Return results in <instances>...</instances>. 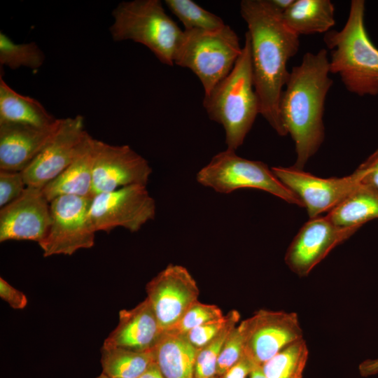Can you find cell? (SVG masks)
Instances as JSON below:
<instances>
[{
    "label": "cell",
    "instance_id": "obj_25",
    "mask_svg": "<svg viewBox=\"0 0 378 378\" xmlns=\"http://www.w3.org/2000/svg\"><path fill=\"white\" fill-rule=\"evenodd\" d=\"M309 350L304 339L289 344L261 365L266 378H302Z\"/></svg>",
    "mask_w": 378,
    "mask_h": 378
},
{
    "label": "cell",
    "instance_id": "obj_27",
    "mask_svg": "<svg viewBox=\"0 0 378 378\" xmlns=\"http://www.w3.org/2000/svg\"><path fill=\"white\" fill-rule=\"evenodd\" d=\"M45 55L35 42L15 43L0 32V64L13 70L24 66L36 69L41 66Z\"/></svg>",
    "mask_w": 378,
    "mask_h": 378
},
{
    "label": "cell",
    "instance_id": "obj_28",
    "mask_svg": "<svg viewBox=\"0 0 378 378\" xmlns=\"http://www.w3.org/2000/svg\"><path fill=\"white\" fill-rule=\"evenodd\" d=\"M240 319L237 312L225 329L205 346L197 351L194 378H213L216 376L218 360L229 334Z\"/></svg>",
    "mask_w": 378,
    "mask_h": 378
},
{
    "label": "cell",
    "instance_id": "obj_39",
    "mask_svg": "<svg viewBox=\"0 0 378 378\" xmlns=\"http://www.w3.org/2000/svg\"><path fill=\"white\" fill-rule=\"evenodd\" d=\"M96 378H109L108 377H107L105 374H104L103 372L99 375Z\"/></svg>",
    "mask_w": 378,
    "mask_h": 378
},
{
    "label": "cell",
    "instance_id": "obj_29",
    "mask_svg": "<svg viewBox=\"0 0 378 378\" xmlns=\"http://www.w3.org/2000/svg\"><path fill=\"white\" fill-rule=\"evenodd\" d=\"M246 342V325L242 321L229 334L220 351L216 376L221 377L244 355Z\"/></svg>",
    "mask_w": 378,
    "mask_h": 378
},
{
    "label": "cell",
    "instance_id": "obj_10",
    "mask_svg": "<svg viewBox=\"0 0 378 378\" xmlns=\"http://www.w3.org/2000/svg\"><path fill=\"white\" fill-rule=\"evenodd\" d=\"M156 205L146 186L130 185L92 197L90 218L94 230L110 232L117 227L136 232L155 218Z\"/></svg>",
    "mask_w": 378,
    "mask_h": 378
},
{
    "label": "cell",
    "instance_id": "obj_14",
    "mask_svg": "<svg viewBox=\"0 0 378 378\" xmlns=\"http://www.w3.org/2000/svg\"><path fill=\"white\" fill-rule=\"evenodd\" d=\"M244 321V354L256 365H262L289 344L303 339L295 312L260 309Z\"/></svg>",
    "mask_w": 378,
    "mask_h": 378
},
{
    "label": "cell",
    "instance_id": "obj_18",
    "mask_svg": "<svg viewBox=\"0 0 378 378\" xmlns=\"http://www.w3.org/2000/svg\"><path fill=\"white\" fill-rule=\"evenodd\" d=\"M162 332L146 298L135 307L119 312L118 324L104 340L102 348L149 351L153 349Z\"/></svg>",
    "mask_w": 378,
    "mask_h": 378
},
{
    "label": "cell",
    "instance_id": "obj_4",
    "mask_svg": "<svg viewBox=\"0 0 378 378\" xmlns=\"http://www.w3.org/2000/svg\"><path fill=\"white\" fill-rule=\"evenodd\" d=\"M203 106L209 118L223 127L227 148L236 150L260 112L253 83L250 39L245 34L241 52L231 71L208 93Z\"/></svg>",
    "mask_w": 378,
    "mask_h": 378
},
{
    "label": "cell",
    "instance_id": "obj_5",
    "mask_svg": "<svg viewBox=\"0 0 378 378\" xmlns=\"http://www.w3.org/2000/svg\"><path fill=\"white\" fill-rule=\"evenodd\" d=\"M112 16L109 31L113 41L141 43L162 64H174L183 30L166 13L160 0L122 1L113 9Z\"/></svg>",
    "mask_w": 378,
    "mask_h": 378
},
{
    "label": "cell",
    "instance_id": "obj_32",
    "mask_svg": "<svg viewBox=\"0 0 378 378\" xmlns=\"http://www.w3.org/2000/svg\"><path fill=\"white\" fill-rule=\"evenodd\" d=\"M27 186L22 172L0 170V207L19 198Z\"/></svg>",
    "mask_w": 378,
    "mask_h": 378
},
{
    "label": "cell",
    "instance_id": "obj_24",
    "mask_svg": "<svg viewBox=\"0 0 378 378\" xmlns=\"http://www.w3.org/2000/svg\"><path fill=\"white\" fill-rule=\"evenodd\" d=\"M154 362L153 350L139 352L102 348L103 373L109 378H137Z\"/></svg>",
    "mask_w": 378,
    "mask_h": 378
},
{
    "label": "cell",
    "instance_id": "obj_36",
    "mask_svg": "<svg viewBox=\"0 0 378 378\" xmlns=\"http://www.w3.org/2000/svg\"><path fill=\"white\" fill-rule=\"evenodd\" d=\"M137 378H164V377L154 362Z\"/></svg>",
    "mask_w": 378,
    "mask_h": 378
},
{
    "label": "cell",
    "instance_id": "obj_40",
    "mask_svg": "<svg viewBox=\"0 0 378 378\" xmlns=\"http://www.w3.org/2000/svg\"><path fill=\"white\" fill-rule=\"evenodd\" d=\"M213 378H220V377L216 376V377H213Z\"/></svg>",
    "mask_w": 378,
    "mask_h": 378
},
{
    "label": "cell",
    "instance_id": "obj_1",
    "mask_svg": "<svg viewBox=\"0 0 378 378\" xmlns=\"http://www.w3.org/2000/svg\"><path fill=\"white\" fill-rule=\"evenodd\" d=\"M240 13L248 27L260 114L279 135L286 136L279 103L290 74L287 64L298 52L300 36L285 24L282 13L269 0H243Z\"/></svg>",
    "mask_w": 378,
    "mask_h": 378
},
{
    "label": "cell",
    "instance_id": "obj_8",
    "mask_svg": "<svg viewBox=\"0 0 378 378\" xmlns=\"http://www.w3.org/2000/svg\"><path fill=\"white\" fill-rule=\"evenodd\" d=\"M374 165L371 155L353 174L342 178H323L293 167H274L277 178L291 190L306 207L310 218L330 211L364 181Z\"/></svg>",
    "mask_w": 378,
    "mask_h": 378
},
{
    "label": "cell",
    "instance_id": "obj_37",
    "mask_svg": "<svg viewBox=\"0 0 378 378\" xmlns=\"http://www.w3.org/2000/svg\"><path fill=\"white\" fill-rule=\"evenodd\" d=\"M272 5L280 13L285 12L294 2V0H269Z\"/></svg>",
    "mask_w": 378,
    "mask_h": 378
},
{
    "label": "cell",
    "instance_id": "obj_23",
    "mask_svg": "<svg viewBox=\"0 0 378 378\" xmlns=\"http://www.w3.org/2000/svg\"><path fill=\"white\" fill-rule=\"evenodd\" d=\"M337 225L359 229L378 218V188L365 178L339 205L327 214Z\"/></svg>",
    "mask_w": 378,
    "mask_h": 378
},
{
    "label": "cell",
    "instance_id": "obj_21",
    "mask_svg": "<svg viewBox=\"0 0 378 378\" xmlns=\"http://www.w3.org/2000/svg\"><path fill=\"white\" fill-rule=\"evenodd\" d=\"M52 116L38 100L19 94L0 76V124H20L37 127L52 125Z\"/></svg>",
    "mask_w": 378,
    "mask_h": 378
},
{
    "label": "cell",
    "instance_id": "obj_26",
    "mask_svg": "<svg viewBox=\"0 0 378 378\" xmlns=\"http://www.w3.org/2000/svg\"><path fill=\"white\" fill-rule=\"evenodd\" d=\"M169 10L181 22L184 30H216L225 25L218 15L191 0H165Z\"/></svg>",
    "mask_w": 378,
    "mask_h": 378
},
{
    "label": "cell",
    "instance_id": "obj_3",
    "mask_svg": "<svg viewBox=\"0 0 378 378\" xmlns=\"http://www.w3.org/2000/svg\"><path fill=\"white\" fill-rule=\"evenodd\" d=\"M363 0H352L347 20L340 30H330L323 37L330 50V74H337L345 88L359 95L378 94V48L365 27Z\"/></svg>",
    "mask_w": 378,
    "mask_h": 378
},
{
    "label": "cell",
    "instance_id": "obj_16",
    "mask_svg": "<svg viewBox=\"0 0 378 378\" xmlns=\"http://www.w3.org/2000/svg\"><path fill=\"white\" fill-rule=\"evenodd\" d=\"M51 222L50 202L43 189L27 186L22 195L0 210V241L29 240L39 244Z\"/></svg>",
    "mask_w": 378,
    "mask_h": 378
},
{
    "label": "cell",
    "instance_id": "obj_22",
    "mask_svg": "<svg viewBox=\"0 0 378 378\" xmlns=\"http://www.w3.org/2000/svg\"><path fill=\"white\" fill-rule=\"evenodd\" d=\"M285 24L295 34L326 33L335 25V7L330 0H294L281 14Z\"/></svg>",
    "mask_w": 378,
    "mask_h": 378
},
{
    "label": "cell",
    "instance_id": "obj_34",
    "mask_svg": "<svg viewBox=\"0 0 378 378\" xmlns=\"http://www.w3.org/2000/svg\"><path fill=\"white\" fill-rule=\"evenodd\" d=\"M256 365L244 354L220 378H246Z\"/></svg>",
    "mask_w": 378,
    "mask_h": 378
},
{
    "label": "cell",
    "instance_id": "obj_38",
    "mask_svg": "<svg viewBox=\"0 0 378 378\" xmlns=\"http://www.w3.org/2000/svg\"><path fill=\"white\" fill-rule=\"evenodd\" d=\"M250 378H266L262 370L261 365H256L249 375Z\"/></svg>",
    "mask_w": 378,
    "mask_h": 378
},
{
    "label": "cell",
    "instance_id": "obj_2",
    "mask_svg": "<svg viewBox=\"0 0 378 378\" xmlns=\"http://www.w3.org/2000/svg\"><path fill=\"white\" fill-rule=\"evenodd\" d=\"M326 48L306 52L293 67L281 96L279 113L284 127L295 148L293 167L302 169L319 149L325 138V102L333 80L329 76Z\"/></svg>",
    "mask_w": 378,
    "mask_h": 378
},
{
    "label": "cell",
    "instance_id": "obj_12",
    "mask_svg": "<svg viewBox=\"0 0 378 378\" xmlns=\"http://www.w3.org/2000/svg\"><path fill=\"white\" fill-rule=\"evenodd\" d=\"M92 193L111 192L130 185H147L152 169L148 162L127 145L92 141Z\"/></svg>",
    "mask_w": 378,
    "mask_h": 378
},
{
    "label": "cell",
    "instance_id": "obj_11",
    "mask_svg": "<svg viewBox=\"0 0 378 378\" xmlns=\"http://www.w3.org/2000/svg\"><path fill=\"white\" fill-rule=\"evenodd\" d=\"M90 137L81 115L61 119L53 136L22 172L27 186L45 187L75 160Z\"/></svg>",
    "mask_w": 378,
    "mask_h": 378
},
{
    "label": "cell",
    "instance_id": "obj_19",
    "mask_svg": "<svg viewBox=\"0 0 378 378\" xmlns=\"http://www.w3.org/2000/svg\"><path fill=\"white\" fill-rule=\"evenodd\" d=\"M153 351L164 378H194L197 350L185 335L163 332Z\"/></svg>",
    "mask_w": 378,
    "mask_h": 378
},
{
    "label": "cell",
    "instance_id": "obj_7",
    "mask_svg": "<svg viewBox=\"0 0 378 378\" xmlns=\"http://www.w3.org/2000/svg\"><path fill=\"white\" fill-rule=\"evenodd\" d=\"M197 182L223 194L238 189H259L283 200L304 206L300 198L284 185L267 164L237 155L226 149L215 155L197 174Z\"/></svg>",
    "mask_w": 378,
    "mask_h": 378
},
{
    "label": "cell",
    "instance_id": "obj_33",
    "mask_svg": "<svg viewBox=\"0 0 378 378\" xmlns=\"http://www.w3.org/2000/svg\"><path fill=\"white\" fill-rule=\"evenodd\" d=\"M0 297L13 309H24L27 304L26 295L0 278Z\"/></svg>",
    "mask_w": 378,
    "mask_h": 378
},
{
    "label": "cell",
    "instance_id": "obj_15",
    "mask_svg": "<svg viewBox=\"0 0 378 378\" xmlns=\"http://www.w3.org/2000/svg\"><path fill=\"white\" fill-rule=\"evenodd\" d=\"M358 229L335 225L326 215L310 218L289 245L285 262L299 276H306L337 246Z\"/></svg>",
    "mask_w": 378,
    "mask_h": 378
},
{
    "label": "cell",
    "instance_id": "obj_13",
    "mask_svg": "<svg viewBox=\"0 0 378 378\" xmlns=\"http://www.w3.org/2000/svg\"><path fill=\"white\" fill-rule=\"evenodd\" d=\"M147 300L163 332L172 330L198 301L199 288L188 270L169 265L146 285Z\"/></svg>",
    "mask_w": 378,
    "mask_h": 378
},
{
    "label": "cell",
    "instance_id": "obj_9",
    "mask_svg": "<svg viewBox=\"0 0 378 378\" xmlns=\"http://www.w3.org/2000/svg\"><path fill=\"white\" fill-rule=\"evenodd\" d=\"M92 197L61 195L50 202L51 222L38 245L44 257L71 255L94 244L95 230L90 218Z\"/></svg>",
    "mask_w": 378,
    "mask_h": 378
},
{
    "label": "cell",
    "instance_id": "obj_35",
    "mask_svg": "<svg viewBox=\"0 0 378 378\" xmlns=\"http://www.w3.org/2000/svg\"><path fill=\"white\" fill-rule=\"evenodd\" d=\"M358 371L363 377H370L378 374V358L366 359L358 365Z\"/></svg>",
    "mask_w": 378,
    "mask_h": 378
},
{
    "label": "cell",
    "instance_id": "obj_6",
    "mask_svg": "<svg viewBox=\"0 0 378 378\" xmlns=\"http://www.w3.org/2000/svg\"><path fill=\"white\" fill-rule=\"evenodd\" d=\"M242 50L236 32L225 24L216 30H183L174 64L190 69L204 94L232 69Z\"/></svg>",
    "mask_w": 378,
    "mask_h": 378
},
{
    "label": "cell",
    "instance_id": "obj_31",
    "mask_svg": "<svg viewBox=\"0 0 378 378\" xmlns=\"http://www.w3.org/2000/svg\"><path fill=\"white\" fill-rule=\"evenodd\" d=\"M237 310H231L222 318L199 326L185 335L190 343L198 351L216 337L234 317Z\"/></svg>",
    "mask_w": 378,
    "mask_h": 378
},
{
    "label": "cell",
    "instance_id": "obj_17",
    "mask_svg": "<svg viewBox=\"0 0 378 378\" xmlns=\"http://www.w3.org/2000/svg\"><path fill=\"white\" fill-rule=\"evenodd\" d=\"M61 119L46 127L0 124V170L23 172L58 129Z\"/></svg>",
    "mask_w": 378,
    "mask_h": 378
},
{
    "label": "cell",
    "instance_id": "obj_20",
    "mask_svg": "<svg viewBox=\"0 0 378 378\" xmlns=\"http://www.w3.org/2000/svg\"><path fill=\"white\" fill-rule=\"evenodd\" d=\"M93 139L91 136L75 160L58 176L42 188L49 202L66 195L93 197Z\"/></svg>",
    "mask_w": 378,
    "mask_h": 378
},
{
    "label": "cell",
    "instance_id": "obj_30",
    "mask_svg": "<svg viewBox=\"0 0 378 378\" xmlns=\"http://www.w3.org/2000/svg\"><path fill=\"white\" fill-rule=\"evenodd\" d=\"M223 316L218 306L197 301L189 308L179 322L169 331L186 335L192 329L209 321L220 318Z\"/></svg>",
    "mask_w": 378,
    "mask_h": 378
}]
</instances>
